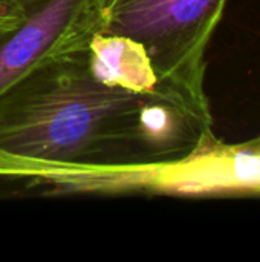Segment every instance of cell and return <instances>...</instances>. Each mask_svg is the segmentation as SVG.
I'll list each match as a JSON object with an SVG mask.
<instances>
[{"label":"cell","instance_id":"4","mask_svg":"<svg viewBox=\"0 0 260 262\" xmlns=\"http://www.w3.org/2000/svg\"><path fill=\"white\" fill-rule=\"evenodd\" d=\"M29 0H0V29L17 23L28 6Z\"/></svg>","mask_w":260,"mask_h":262},{"label":"cell","instance_id":"2","mask_svg":"<svg viewBox=\"0 0 260 262\" xmlns=\"http://www.w3.org/2000/svg\"><path fill=\"white\" fill-rule=\"evenodd\" d=\"M227 0H112L100 9L98 32L126 37L149 57L159 83L210 111L205 54Z\"/></svg>","mask_w":260,"mask_h":262},{"label":"cell","instance_id":"1","mask_svg":"<svg viewBox=\"0 0 260 262\" xmlns=\"http://www.w3.org/2000/svg\"><path fill=\"white\" fill-rule=\"evenodd\" d=\"M152 92L101 80L86 46L35 68L0 95V177L48 180L64 172L155 164Z\"/></svg>","mask_w":260,"mask_h":262},{"label":"cell","instance_id":"3","mask_svg":"<svg viewBox=\"0 0 260 262\" xmlns=\"http://www.w3.org/2000/svg\"><path fill=\"white\" fill-rule=\"evenodd\" d=\"M100 26L98 0H29L0 29V95L43 63L87 46Z\"/></svg>","mask_w":260,"mask_h":262},{"label":"cell","instance_id":"5","mask_svg":"<svg viewBox=\"0 0 260 262\" xmlns=\"http://www.w3.org/2000/svg\"><path fill=\"white\" fill-rule=\"evenodd\" d=\"M112 0H98V5H100V9L103 8V6H106L107 3H110Z\"/></svg>","mask_w":260,"mask_h":262}]
</instances>
